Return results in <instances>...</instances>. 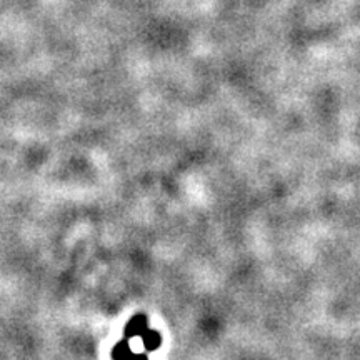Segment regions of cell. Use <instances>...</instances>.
<instances>
[{
  "instance_id": "3",
  "label": "cell",
  "mask_w": 360,
  "mask_h": 360,
  "mask_svg": "<svg viewBox=\"0 0 360 360\" xmlns=\"http://www.w3.org/2000/svg\"><path fill=\"white\" fill-rule=\"evenodd\" d=\"M134 352L132 349H130L129 342L127 341H122L116 344V347L112 349V359L114 360H132L134 357Z\"/></svg>"
},
{
  "instance_id": "4",
  "label": "cell",
  "mask_w": 360,
  "mask_h": 360,
  "mask_svg": "<svg viewBox=\"0 0 360 360\" xmlns=\"http://www.w3.org/2000/svg\"><path fill=\"white\" fill-rule=\"evenodd\" d=\"M132 360H149V357H147V354H135Z\"/></svg>"
},
{
  "instance_id": "2",
  "label": "cell",
  "mask_w": 360,
  "mask_h": 360,
  "mask_svg": "<svg viewBox=\"0 0 360 360\" xmlns=\"http://www.w3.org/2000/svg\"><path fill=\"white\" fill-rule=\"evenodd\" d=\"M142 341H143V349L147 350V352H154V350L159 349L160 345H162V336H160L157 330H147L146 334L142 336Z\"/></svg>"
},
{
  "instance_id": "1",
  "label": "cell",
  "mask_w": 360,
  "mask_h": 360,
  "mask_svg": "<svg viewBox=\"0 0 360 360\" xmlns=\"http://www.w3.org/2000/svg\"><path fill=\"white\" fill-rule=\"evenodd\" d=\"M149 330V319L142 313H137L134 315L132 319L129 320V324L125 325V337L127 338H132V337H142L143 334Z\"/></svg>"
}]
</instances>
